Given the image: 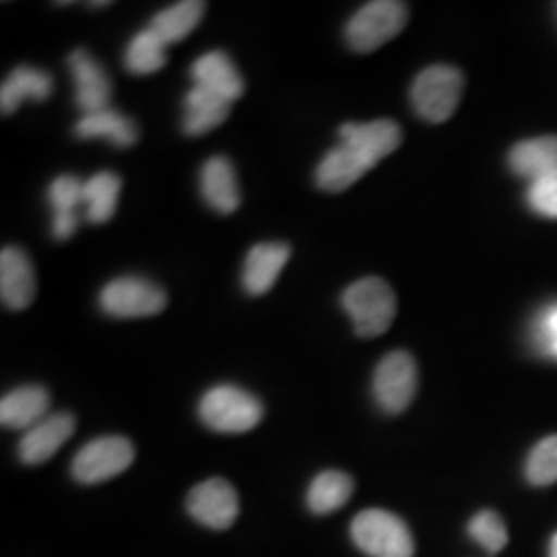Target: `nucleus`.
<instances>
[{
    "label": "nucleus",
    "instance_id": "obj_1",
    "mask_svg": "<svg viewBox=\"0 0 557 557\" xmlns=\"http://www.w3.org/2000/svg\"><path fill=\"white\" fill-rule=\"evenodd\" d=\"M341 306L351 319L356 335L376 338L384 335L397 317L395 289L382 277H361L351 283L343 296Z\"/></svg>",
    "mask_w": 557,
    "mask_h": 557
},
{
    "label": "nucleus",
    "instance_id": "obj_2",
    "mask_svg": "<svg viewBox=\"0 0 557 557\" xmlns=\"http://www.w3.org/2000/svg\"><path fill=\"white\" fill-rule=\"evenodd\" d=\"M199 419L218 434H246L264 416V405L250 391L236 384L211 386L199 400Z\"/></svg>",
    "mask_w": 557,
    "mask_h": 557
},
{
    "label": "nucleus",
    "instance_id": "obj_3",
    "mask_svg": "<svg viewBox=\"0 0 557 557\" xmlns=\"http://www.w3.org/2000/svg\"><path fill=\"white\" fill-rule=\"evenodd\" d=\"M465 91V77L453 64H432L419 73L409 100L419 119L442 124L453 119Z\"/></svg>",
    "mask_w": 557,
    "mask_h": 557
},
{
    "label": "nucleus",
    "instance_id": "obj_4",
    "mask_svg": "<svg viewBox=\"0 0 557 557\" xmlns=\"http://www.w3.org/2000/svg\"><path fill=\"white\" fill-rule=\"evenodd\" d=\"M351 539L368 557H413L416 541L403 518L382 510H361L351 520Z\"/></svg>",
    "mask_w": 557,
    "mask_h": 557
},
{
    "label": "nucleus",
    "instance_id": "obj_5",
    "mask_svg": "<svg viewBox=\"0 0 557 557\" xmlns=\"http://www.w3.org/2000/svg\"><path fill=\"white\" fill-rule=\"evenodd\" d=\"M409 7L398 0H374L359 9L345 25V41L358 54H370L395 40L407 27Z\"/></svg>",
    "mask_w": 557,
    "mask_h": 557
},
{
    "label": "nucleus",
    "instance_id": "obj_6",
    "mask_svg": "<svg viewBox=\"0 0 557 557\" xmlns=\"http://www.w3.org/2000/svg\"><path fill=\"white\" fill-rule=\"evenodd\" d=\"M98 304L112 319H147L165 310L168 294L149 278L124 275L103 285Z\"/></svg>",
    "mask_w": 557,
    "mask_h": 557
},
{
    "label": "nucleus",
    "instance_id": "obj_7",
    "mask_svg": "<svg viewBox=\"0 0 557 557\" xmlns=\"http://www.w3.org/2000/svg\"><path fill=\"white\" fill-rule=\"evenodd\" d=\"M135 446L124 436H100L81 446L71 462V475L81 485H100L119 478L135 462Z\"/></svg>",
    "mask_w": 557,
    "mask_h": 557
},
{
    "label": "nucleus",
    "instance_id": "obj_8",
    "mask_svg": "<svg viewBox=\"0 0 557 557\" xmlns=\"http://www.w3.org/2000/svg\"><path fill=\"white\" fill-rule=\"evenodd\" d=\"M418 363L409 351H391L380 359L372 379V395L380 411L388 416L407 411L418 395Z\"/></svg>",
    "mask_w": 557,
    "mask_h": 557
},
{
    "label": "nucleus",
    "instance_id": "obj_9",
    "mask_svg": "<svg viewBox=\"0 0 557 557\" xmlns=\"http://www.w3.org/2000/svg\"><path fill=\"white\" fill-rule=\"evenodd\" d=\"M186 510L202 527L225 531L238 520V492L225 479H207L190 490L186 498Z\"/></svg>",
    "mask_w": 557,
    "mask_h": 557
},
{
    "label": "nucleus",
    "instance_id": "obj_10",
    "mask_svg": "<svg viewBox=\"0 0 557 557\" xmlns=\"http://www.w3.org/2000/svg\"><path fill=\"white\" fill-rule=\"evenodd\" d=\"M77 430V419L69 411L50 413L34 428H29L20 440L17 453L23 465L36 467L54 457L60 448L73 438Z\"/></svg>",
    "mask_w": 557,
    "mask_h": 557
},
{
    "label": "nucleus",
    "instance_id": "obj_11",
    "mask_svg": "<svg viewBox=\"0 0 557 557\" xmlns=\"http://www.w3.org/2000/svg\"><path fill=\"white\" fill-rule=\"evenodd\" d=\"M341 143L356 149L372 168L395 153L403 143V131L395 120L382 119L374 122H345L338 128Z\"/></svg>",
    "mask_w": 557,
    "mask_h": 557
},
{
    "label": "nucleus",
    "instance_id": "obj_12",
    "mask_svg": "<svg viewBox=\"0 0 557 557\" xmlns=\"http://www.w3.org/2000/svg\"><path fill=\"white\" fill-rule=\"evenodd\" d=\"M69 71L75 81V101L83 114H91L110 108L112 81L98 59L85 48H77L66 59Z\"/></svg>",
    "mask_w": 557,
    "mask_h": 557
},
{
    "label": "nucleus",
    "instance_id": "obj_13",
    "mask_svg": "<svg viewBox=\"0 0 557 557\" xmlns=\"http://www.w3.org/2000/svg\"><path fill=\"white\" fill-rule=\"evenodd\" d=\"M38 294L36 271L20 246H4L0 252V299L9 310H27Z\"/></svg>",
    "mask_w": 557,
    "mask_h": 557
},
{
    "label": "nucleus",
    "instance_id": "obj_14",
    "mask_svg": "<svg viewBox=\"0 0 557 557\" xmlns=\"http://www.w3.org/2000/svg\"><path fill=\"white\" fill-rule=\"evenodd\" d=\"M289 257L292 248L285 242H260L252 246L242 267L244 292L248 296H264L271 292Z\"/></svg>",
    "mask_w": 557,
    "mask_h": 557
},
{
    "label": "nucleus",
    "instance_id": "obj_15",
    "mask_svg": "<svg viewBox=\"0 0 557 557\" xmlns=\"http://www.w3.org/2000/svg\"><path fill=\"white\" fill-rule=\"evenodd\" d=\"M200 197L220 215H232L242 202L234 163L225 156H213L200 168Z\"/></svg>",
    "mask_w": 557,
    "mask_h": 557
},
{
    "label": "nucleus",
    "instance_id": "obj_16",
    "mask_svg": "<svg viewBox=\"0 0 557 557\" xmlns=\"http://www.w3.org/2000/svg\"><path fill=\"white\" fill-rule=\"evenodd\" d=\"M190 77L195 81V87L211 91L232 103L238 101L246 89L234 60L223 50H211L195 60Z\"/></svg>",
    "mask_w": 557,
    "mask_h": 557
},
{
    "label": "nucleus",
    "instance_id": "obj_17",
    "mask_svg": "<svg viewBox=\"0 0 557 557\" xmlns=\"http://www.w3.org/2000/svg\"><path fill=\"white\" fill-rule=\"evenodd\" d=\"M370 170L372 165L363 160L356 149L341 143L320 160L319 168L314 172V182L320 190L338 195L351 188Z\"/></svg>",
    "mask_w": 557,
    "mask_h": 557
},
{
    "label": "nucleus",
    "instance_id": "obj_18",
    "mask_svg": "<svg viewBox=\"0 0 557 557\" xmlns=\"http://www.w3.org/2000/svg\"><path fill=\"white\" fill-rule=\"evenodd\" d=\"M50 395L40 384H25L7 393L0 400V423L9 430L27 432L48 418Z\"/></svg>",
    "mask_w": 557,
    "mask_h": 557
},
{
    "label": "nucleus",
    "instance_id": "obj_19",
    "mask_svg": "<svg viewBox=\"0 0 557 557\" xmlns=\"http://www.w3.org/2000/svg\"><path fill=\"white\" fill-rule=\"evenodd\" d=\"M75 137L81 140L106 139L116 149H128L139 140V126L119 110L103 108L81 116L75 124Z\"/></svg>",
    "mask_w": 557,
    "mask_h": 557
},
{
    "label": "nucleus",
    "instance_id": "obj_20",
    "mask_svg": "<svg viewBox=\"0 0 557 557\" xmlns=\"http://www.w3.org/2000/svg\"><path fill=\"white\" fill-rule=\"evenodd\" d=\"M54 91V79L48 71L34 66H17L0 87V112L2 116L15 114L25 100H48Z\"/></svg>",
    "mask_w": 557,
    "mask_h": 557
},
{
    "label": "nucleus",
    "instance_id": "obj_21",
    "mask_svg": "<svg viewBox=\"0 0 557 557\" xmlns=\"http://www.w3.org/2000/svg\"><path fill=\"white\" fill-rule=\"evenodd\" d=\"M83 180L75 174H62L52 180L48 186V205L54 211L52 220V236L57 239H69L75 236L79 227V205H83Z\"/></svg>",
    "mask_w": 557,
    "mask_h": 557
},
{
    "label": "nucleus",
    "instance_id": "obj_22",
    "mask_svg": "<svg viewBox=\"0 0 557 557\" xmlns=\"http://www.w3.org/2000/svg\"><path fill=\"white\" fill-rule=\"evenodd\" d=\"M232 112V101L193 87L184 98L182 110V133L186 137H202L221 126Z\"/></svg>",
    "mask_w": 557,
    "mask_h": 557
},
{
    "label": "nucleus",
    "instance_id": "obj_23",
    "mask_svg": "<svg viewBox=\"0 0 557 557\" xmlns=\"http://www.w3.org/2000/svg\"><path fill=\"white\" fill-rule=\"evenodd\" d=\"M508 165L520 178L537 180L557 170V135L517 143L508 153Z\"/></svg>",
    "mask_w": 557,
    "mask_h": 557
},
{
    "label": "nucleus",
    "instance_id": "obj_24",
    "mask_svg": "<svg viewBox=\"0 0 557 557\" xmlns=\"http://www.w3.org/2000/svg\"><path fill=\"white\" fill-rule=\"evenodd\" d=\"M354 490H356V481L349 473L337 471V469L322 471L312 479L308 487L306 506L317 517L333 515L351 499Z\"/></svg>",
    "mask_w": 557,
    "mask_h": 557
},
{
    "label": "nucleus",
    "instance_id": "obj_25",
    "mask_svg": "<svg viewBox=\"0 0 557 557\" xmlns=\"http://www.w3.org/2000/svg\"><path fill=\"white\" fill-rule=\"evenodd\" d=\"M205 11L207 4L200 0H182L160 11L149 23V29L158 34V38L165 46L178 44L197 29V25L205 17Z\"/></svg>",
    "mask_w": 557,
    "mask_h": 557
},
{
    "label": "nucleus",
    "instance_id": "obj_26",
    "mask_svg": "<svg viewBox=\"0 0 557 557\" xmlns=\"http://www.w3.org/2000/svg\"><path fill=\"white\" fill-rule=\"evenodd\" d=\"M122 178L116 172H98L83 184L85 218L89 223H108L119 207Z\"/></svg>",
    "mask_w": 557,
    "mask_h": 557
},
{
    "label": "nucleus",
    "instance_id": "obj_27",
    "mask_svg": "<svg viewBox=\"0 0 557 557\" xmlns=\"http://www.w3.org/2000/svg\"><path fill=\"white\" fill-rule=\"evenodd\" d=\"M165 44L153 34L149 27L139 32L133 40L128 41L124 50V69L135 77H147L161 71L168 62Z\"/></svg>",
    "mask_w": 557,
    "mask_h": 557
},
{
    "label": "nucleus",
    "instance_id": "obj_28",
    "mask_svg": "<svg viewBox=\"0 0 557 557\" xmlns=\"http://www.w3.org/2000/svg\"><path fill=\"white\" fill-rule=\"evenodd\" d=\"M524 478L535 487H547L557 481V434L541 440L524 462Z\"/></svg>",
    "mask_w": 557,
    "mask_h": 557
},
{
    "label": "nucleus",
    "instance_id": "obj_29",
    "mask_svg": "<svg viewBox=\"0 0 557 557\" xmlns=\"http://www.w3.org/2000/svg\"><path fill=\"white\" fill-rule=\"evenodd\" d=\"M471 539L481 545L490 556H498L499 552L508 545V529L498 512L481 510L469 520L467 527Z\"/></svg>",
    "mask_w": 557,
    "mask_h": 557
},
{
    "label": "nucleus",
    "instance_id": "obj_30",
    "mask_svg": "<svg viewBox=\"0 0 557 557\" xmlns=\"http://www.w3.org/2000/svg\"><path fill=\"white\" fill-rule=\"evenodd\" d=\"M527 200L539 215L557 220V170L537 182H531Z\"/></svg>",
    "mask_w": 557,
    "mask_h": 557
},
{
    "label": "nucleus",
    "instance_id": "obj_31",
    "mask_svg": "<svg viewBox=\"0 0 557 557\" xmlns=\"http://www.w3.org/2000/svg\"><path fill=\"white\" fill-rule=\"evenodd\" d=\"M539 338H541V347L557 358V306L554 310L547 312V317L543 319L541 331H539Z\"/></svg>",
    "mask_w": 557,
    "mask_h": 557
},
{
    "label": "nucleus",
    "instance_id": "obj_32",
    "mask_svg": "<svg viewBox=\"0 0 557 557\" xmlns=\"http://www.w3.org/2000/svg\"><path fill=\"white\" fill-rule=\"evenodd\" d=\"M547 556L557 557V533L549 541V552H547Z\"/></svg>",
    "mask_w": 557,
    "mask_h": 557
},
{
    "label": "nucleus",
    "instance_id": "obj_33",
    "mask_svg": "<svg viewBox=\"0 0 557 557\" xmlns=\"http://www.w3.org/2000/svg\"><path fill=\"white\" fill-rule=\"evenodd\" d=\"M110 2H89V7H108Z\"/></svg>",
    "mask_w": 557,
    "mask_h": 557
}]
</instances>
